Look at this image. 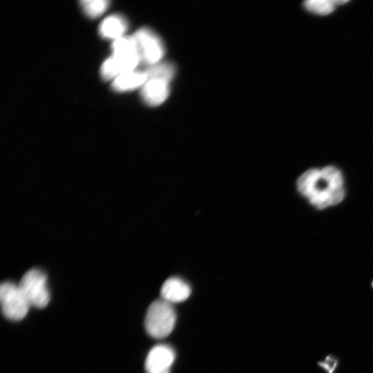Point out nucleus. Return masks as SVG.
I'll list each match as a JSON object with an SVG mask.
<instances>
[{"label": "nucleus", "mask_w": 373, "mask_h": 373, "mask_svg": "<svg viewBox=\"0 0 373 373\" xmlns=\"http://www.w3.org/2000/svg\"><path fill=\"white\" fill-rule=\"evenodd\" d=\"M145 72L147 80L141 88V97L149 106L162 105L170 93V83L175 75V67L168 63L149 67Z\"/></svg>", "instance_id": "f03ea898"}, {"label": "nucleus", "mask_w": 373, "mask_h": 373, "mask_svg": "<svg viewBox=\"0 0 373 373\" xmlns=\"http://www.w3.org/2000/svg\"><path fill=\"white\" fill-rule=\"evenodd\" d=\"M175 359L174 350L167 345L154 346L149 352L145 361L147 373H170L171 367Z\"/></svg>", "instance_id": "0eeeda50"}, {"label": "nucleus", "mask_w": 373, "mask_h": 373, "mask_svg": "<svg viewBox=\"0 0 373 373\" xmlns=\"http://www.w3.org/2000/svg\"><path fill=\"white\" fill-rule=\"evenodd\" d=\"M176 314L171 303L163 300H156L149 307L145 317V326L147 332L155 339H163L173 330Z\"/></svg>", "instance_id": "7ed1b4c3"}, {"label": "nucleus", "mask_w": 373, "mask_h": 373, "mask_svg": "<svg viewBox=\"0 0 373 373\" xmlns=\"http://www.w3.org/2000/svg\"><path fill=\"white\" fill-rule=\"evenodd\" d=\"M128 23L121 15L114 14L105 19L100 25V34L105 39L116 41L124 37Z\"/></svg>", "instance_id": "1a4fd4ad"}, {"label": "nucleus", "mask_w": 373, "mask_h": 373, "mask_svg": "<svg viewBox=\"0 0 373 373\" xmlns=\"http://www.w3.org/2000/svg\"><path fill=\"white\" fill-rule=\"evenodd\" d=\"M372 286H373V283H372Z\"/></svg>", "instance_id": "4468645a"}, {"label": "nucleus", "mask_w": 373, "mask_h": 373, "mask_svg": "<svg viewBox=\"0 0 373 373\" xmlns=\"http://www.w3.org/2000/svg\"><path fill=\"white\" fill-rule=\"evenodd\" d=\"M3 313L12 321L23 320L31 307L19 285L5 282L0 287Z\"/></svg>", "instance_id": "39448f33"}, {"label": "nucleus", "mask_w": 373, "mask_h": 373, "mask_svg": "<svg viewBox=\"0 0 373 373\" xmlns=\"http://www.w3.org/2000/svg\"><path fill=\"white\" fill-rule=\"evenodd\" d=\"M110 2L107 0H84L81 2L85 14L92 19L102 16L109 8Z\"/></svg>", "instance_id": "f8f14e48"}, {"label": "nucleus", "mask_w": 373, "mask_h": 373, "mask_svg": "<svg viewBox=\"0 0 373 373\" xmlns=\"http://www.w3.org/2000/svg\"><path fill=\"white\" fill-rule=\"evenodd\" d=\"M339 360L332 354L326 356L323 361L318 362V365L326 373H334L338 367Z\"/></svg>", "instance_id": "ddd939ff"}, {"label": "nucleus", "mask_w": 373, "mask_h": 373, "mask_svg": "<svg viewBox=\"0 0 373 373\" xmlns=\"http://www.w3.org/2000/svg\"><path fill=\"white\" fill-rule=\"evenodd\" d=\"M297 189L319 210L340 204L345 196L342 174L332 166L308 170L299 178Z\"/></svg>", "instance_id": "f257e3e1"}, {"label": "nucleus", "mask_w": 373, "mask_h": 373, "mask_svg": "<svg viewBox=\"0 0 373 373\" xmlns=\"http://www.w3.org/2000/svg\"><path fill=\"white\" fill-rule=\"evenodd\" d=\"M336 6L334 0H308L303 3V7L307 11L319 16L332 14Z\"/></svg>", "instance_id": "9b49d317"}, {"label": "nucleus", "mask_w": 373, "mask_h": 373, "mask_svg": "<svg viewBox=\"0 0 373 373\" xmlns=\"http://www.w3.org/2000/svg\"><path fill=\"white\" fill-rule=\"evenodd\" d=\"M147 80L145 71L134 70L126 72L112 82V89L117 92H126L142 88Z\"/></svg>", "instance_id": "9d476101"}, {"label": "nucleus", "mask_w": 373, "mask_h": 373, "mask_svg": "<svg viewBox=\"0 0 373 373\" xmlns=\"http://www.w3.org/2000/svg\"><path fill=\"white\" fill-rule=\"evenodd\" d=\"M134 37L136 41L141 63L149 67L161 63L165 48L160 38L149 28L138 30Z\"/></svg>", "instance_id": "423d86ee"}, {"label": "nucleus", "mask_w": 373, "mask_h": 373, "mask_svg": "<svg viewBox=\"0 0 373 373\" xmlns=\"http://www.w3.org/2000/svg\"><path fill=\"white\" fill-rule=\"evenodd\" d=\"M19 287L30 306L45 308L50 301L46 275L40 270H29L22 278Z\"/></svg>", "instance_id": "20e7f679"}, {"label": "nucleus", "mask_w": 373, "mask_h": 373, "mask_svg": "<svg viewBox=\"0 0 373 373\" xmlns=\"http://www.w3.org/2000/svg\"><path fill=\"white\" fill-rule=\"evenodd\" d=\"M191 288L182 279L178 277L168 279L161 288L162 299L170 303H180L189 298Z\"/></svg>", "instance_id": "6e6552de"}]
</instances>
